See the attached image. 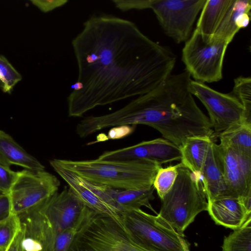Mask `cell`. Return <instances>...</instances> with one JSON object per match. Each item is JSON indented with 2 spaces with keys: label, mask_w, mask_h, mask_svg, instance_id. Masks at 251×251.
<instances>
[{
  "label": "cell",
  "mask_w": 251,
  "mask_h": 251,
  "mask_svg": "<svg viewBox=\"0 0 251 251\" xmlns=\"http://www.w3.org/2000/svg\"><path fill=\"white\" fill-rule=\"evenodd\" d=\"M72 44L78 77L67 98L71 117L151 92L171 75L176 62L133 22L109 14L90 17Z\"/></svg>",
  "instance_id": "1"
},
{
  "label": "cell",
  "mask_w": 251,
  "mask_h": 251,
  "mask_svg": "<svg viewBox=\"0 0 251 251\" xmlns=\"http://www.w3.org/2000/svg\"><path fill=\"white\" fill-rule=\"evenodd\" d=\"M191 80L186 71L171 75L151 92L118 110L102 115V126H148L178 147L188 137H213L209 118L198 106L190 92Z\"/></svg>",
  "instance_id": "2"
},
{
  "label": "cell",
  "mask_w": 251,
  "mask_h": 251,
  "mask_svg": "<svg viewBox=\"0 0 251 251\" xmlns=\"http://www.w3.org/2000/svg\"><path fill=\"white\" fill-rule=\"evenodd\" d=\"M61 166L89 182L120 189H141L152 186L161 165L149 159L130 160L55 159Z\"/></svg>",
  "instance_id": "3"
},
{
  "label": "cell",
  "mask_w": 251,
  "mask_h": 251,
  "mask_svg": "<svg viewBox=\"0 0 251 251\" xmlns=\"http://www.w3.org/2000/svg\"><path fill=\"white\" fill-rule=\"evenodd\" d=\"M161 200L158 215L182 237L197 215L207 209L201 176L195 175L181 162L173 186Z\"/></svg>",
  "instance_id": "4"
},
{
  "label": "cell",
  "mask_w": 251,
  "mask_h": 251,
  "mask_svg": "<svg viewBox=\"0 0 251 251\" xmlns=\"http://www.w3.org/2000/svg\"><path fill=\"white\" fill-rule=\"evenodd\" d=\"M68 251H149L117 220L86 207Z\"/></svg>",
  "instance_id": "5"
},
{
  "label": "cell",
  "mask_w": 251,
  "mask_h": 251,
  "mask_svg": "<svg viewBox=\"0 0 251 251\" xmlns=\"http://www.w3.org/2000/svg\"><path fill=\"white\" fill-rule=\"evenodd\" d=\"M229 44L214 36H204L195 29L182 49V59L186 71L198 82L220 80L224 56Z\"/></svg>",
  "instance_id": "6"
},
{
  "label": "cell",
  "mask_w": 251,
  "mask_h": 251,
  "mask_svg": "<svg viewBox=\"0 0 251 251\" xmlns=\"http://www.w3.org/2000/svg\"><path fill=\"white\" fill-rule=\"evenodd\" d=\"M120 219L136 242L149 251H184L180 236L158 214L141 208L122 212Z\"/></svg>",
  "instance_id": "7"
},
{
  "label": "cell",
  "mask_w": 251,
  "mask_h": 251,
  "mask_svg": "<svg viewBox=\"0 0 251 251\" xmlns=\"http://www.w3.org/2000/svg\"><path fill=\"white\" fill-rule=\"evenodd\" d=\"M60 185L56 176L45 170L18 172L8 194L10 213L20 216L33 210L57 192Z\"/></svg>",
  "instance_id": "8"
},
{
  "label": "cell",
  "mask_w": 251,
  "mask_h": 251,
  "mask_svg": "<svg viewBox=\"0 0 251 251\" xmlns=\"http://www.w3.org/2000/svg\"><path fill=\"white\" fill-rule=\"evenodd\" d=\"M206 0H154L151 9L164 31L176 42L187 41Z\"/></svg>",
  "instance_id": "9"
},
{
  "label": "cell",
  "mask_w": 251,
  "mask_h": 251,
  "mask_svg": "<svg viewBox=\"0 0 251 251\" xmlns=\"http://www.w3.org/2000/svg\"><path fill=\"white\" fill-rule=\"evenodd\" d=\"M190 90L206 108L214 133L219 135L237 123L248 122L243 106L232 94L219 92L204 83L192 80Z\"/></svg>",
  "instance_id": "10"
},
{
  "label": "cell",
  "mask_w": 251,
  "mask_h": 251,
  "mask_svg": "<svg viewBox=\"0 0 251 251\" xmlns=\"http://www.w3.org/2000/svg\"><path fill=\"white\" fill-rule=\"evenodd\" d=\"M86 206L68 187L58 191L34 210L47 225L57 232L78 228Z\"/></svg>",
  "instance_id": "11"
},
{
  "label": "cell",
  "mask_w": 251,
  "mask_h": 251,
  "mask_svg": "<svg viewBox=\"0 0 251 251\" xmlns=\"http://www.w3.org/2000/svg\"><path fill=\"white\" fill-rule=\"evenodd\" d=\"M217 149L230 197L240 198L251 193V157L222 143Z\"/></svg>",
  "instance_id": "12"
},
{
  "label": "cell",
  "mask_w": 251,
  "mask_h": 251,
  "mask_svg": "<svg viewBox=\"0 0 251 251\" xmlns=\"http://www.w3.org/2000/svg\"><path fill=\"white\" fill-rule=\"evenodd\" d=\"M181 157L179 147L165 139L156 138L104 151L98 158L109 160L149 159L162 165L174 161H180Z\"/></svg>",
  "instance_id": "13"
},
{
  "label": "cell",
  "mask_w": 251,
  "mask_h": 251,
  "mask_svg": "<svg viewBox=\"0 0 251 251\" xmlns=\"http://www.w3.org/2000/svg\"><path fill=\"white\" fill-rule=\"evenodd\" d=\"M85 181L92 190L120 213L145 206L158 214L150 203V201L154 199L153 186L141 189H120Z\"/></svg>",
  "instance_id": "14"
},
{
  "label": "cell",
  "mask_w": 251,
  "mask_h": 251,
  "mask_svg": "<svg viewBox=\"0 0 251 251\" xmlns=\"http://www.w3.org/2000/svg\"><path fill=\"white\" fill-rule=\"evenodd\" d=\"M49 162L55 172L86 207L97 213L120 219V212L92 190L83 178L60 165L55 159L50 160Z\"/></svg>",
  "instance_id": "15"
},
{
  "label": "cell",
  "mask_w": 251,
  "mask_h": 251,
  "mask_svg": "<svg viewBox=\"0 0 251 251\" xmlns=\"http://www.w3.org/2000/svg\"><path fill=\"white\" fill-rule=\"evenodd\" d=\"M201 174L207 201L230 197L224 179L217 144L214 140L209 146Z\"/></svg>",
  "instance_id": "16"
},
{
  "label": "cell",
  "mask_w": 251,
  "mask_h": 251,
  "mask_svg": "<svg viewBox=\"0 0 251 251\" xmlns=\"http://www.w3.org/2000/svg\"><path fill=\"white\" fill-rule=\"evenodd\" d=\"M209 215L215 223L236 230L241 227L251 217L239 198L225 197L207 201Z\"/></svg>",
  "instance_id": "17"
},
{
  "label": "cell",
  "mask_w": 251,
  "mask_h": 251,
  "mask_svg": "<svg viewBox=\"0 0 251 251\" xmlns=\"http://www.w3.org/2000/svg\"><path fill=\"white\" fill-rule=\"evenodd\" d=\"M0 164L10 168L17 165L32 171L45 170V166L28 153L5 131L0 130Z\"/></svg>",
  "instance_id": "18"
},
{
  "label": "cell",
  "mask_w": 251,
  "mask_h": 251,
  "mask_svg": "<svg viewBox=\"0 0 251 251\" xmlns=\"http://www.w3.org/2000/svg\"><path fill=\"white\" fill-rule=\"evenodd\" d=\"M251 8V0H233L213 36L230 43L240 29L248 26Z\"/></svg>",
  "instance_id": "19"
},
{
  "label": "cell",
  "mask_w": 251,
  "mask_h": 251,
  "mask_svg": "<svg viewBox=\"0 0 251 251\" xmlns=\"http://www.w3.org/2000/svg\"><path fill=\"white\" fill-rule=\"evenodd\" d=\"M213 137L195 136L187 137L179 147L181 163L195 175H201L202 165Z\"/></svg>",
  "instance_id": "20"
},
{
  "label": "cell",
  "mask_w": 251,
  "mask_h": 251,
  "mask_svg": "<svg viewBox=\"0 0 251 251\" xmlns=\"http://www.w3.org/2000/svg\"><path fill=\"white\" fill-rule=\"evenodd\" d=\"M233 0H206L197 29L203 36H213Z\"/></svg>",
  "instance_id": "21"
},
{
  "label": "cell",
  "mask_w": 251,
  "mask_h": 251,
  "mask_svg": "<svg viewBox=\"0 0 251 251\" xmlns=\"http://www.w3.org/2000/svg\"><path fill=\"white\" fill-rule=\"evenodd\" d=\"M78 228L57 232L47 226H39L30 230L28 236L41 244V251H68Z\"/></svg>",
  "instance_id": "22"
},
{
  "label": "cell",
  "mask_w": 251,
  "mask_h": 251,
  "mask_svg": "<svg viewBox=\"0 0 251 251\" xmlns=\"http://www.w3.org/2000/svg\"><path fill=\"white\" fill-rule=\"evenodd\" d=\"M220 143L251 157V123H237L219 134Z\"/></svg>",
  "instance_id": "23"
},
{
  "label": "cell",
  "mask_w": 251,
  "mask_h": 251,
  "mask_svg": "<svg viewBox=\"0 0 251 251\" xmlns=\"http://www.w3.org/2000/svg\"><path fill=\"white\" fill-rule=\"evenodd\" d=\"M223 251H251V217L242 226L225 237Z\"/></svg>",
  "instance_id": "24"
},
{
  "label": "cell",
  "mask_w": 251,
  "mask_h": 251,
  "mask_svg": "<svg viewBox=\"0 0 251 251\" xmlns=\"http://www.w3.org/2000/svg\"><path fill=\"white\" fill-rule=\"evenodd\" d=\"M22 229L19 216L10 213L0 219V251H6Z\"/></svg>",
  "instance_id": "25"
},
{
  "label": "cell",
  "mask_w": 251,
  "mask_h": 251,
  "mask_svg": "<svg viewBox=\"0 0 251 251\" xmlns=\"http://www.w3.org/2000/svg\"><path fill=\"white\" fill-rule=\"evenodd\" d=\"M180 163L165 168L162 166L158 169L154 177L152 186L156 190L161 200L170 190L178 174V168Z\"/></svg>",
  "instance_id": "26"
},
{
  "label": "cell",
  "mask_w": 251,
  "mask_h": 251,
  "mask_svg": "<svg viewBox=\"0 0 251 251\" xmlns=\"http://www.w3.org/2000/svg\"><path fill=\"white\" fill-rule=\"evenodd\" d=\"M232 95L243 106L246 121L251 123V78L240 76L234 79Z\"/></svg>",
  "instance_id": "27"
},
{
  "label": "cell",
  "mask_w": 251,
  "mask_h": 251,
  "mask_svg": "<svg viewBox=\"0 0 251 251\" xmlns=\"http://www.w3.org/2000/svg\"><path fill=\"white\" fill-rule=\"evenodd\" d=\"M22 78L21 74L9 61L4 56L0 55V81L2 85L3 92L10 93Z\"/></svg>",
  "instance_id": "28"
},
{
  "label": "cell",
  "mask_w": 251,
  "mask_h": 251,
  "mask_svg": "<svg viewBox=\"0 0 251 251\" xmlns=\"http://www.w3.org/2000/svg\"><path fill=\"white\" fill-rule=\"evenodd\" d=\"M136 126L121 125L112 127L108 131L107 134H100L97 137V141L90 143L104 141L108 140H118L126 137L131 134L135 130Z\"/></svg>",
  "instance_id": "29"
},
{
  "label": "cell",
  "mask_w": 251,
  "mask_h": 251,
  "mask_svg": "<svg viewBox=\"0 0 251 251\" xmlns=\"http://www.w3.org/2000/svg\"><path fill=\"white\" fill-rule=\"evenodd\" d=\"M17 175L18 172L0 164V194L9 193Z\"/></svg>",
  "instance_id": "30"
},
{
  "label": "cell",
  "mask_w": 251,
  "mask_h": 251,
  "mask_svg": "<svg viewBox=\"0 0 251 251\" xmlns=\"http://www.w3.org/2000/svg\"><path fill=\"white\" fill-rule=\"evenodd\" d=\"M154 0H114L112 2L119 10L126 12L130 10L150 8Z\"/></svg>",
  "instance_id": "31"
},
{
  "label": "cell",
  "mask_w": 251,
  "mask_h": 251,
  "mask_svg": "<svg viewBox=\"0 0 251 251\" xmlns=\"http://www.w3.org/2000/svg\"><path fill=\"white\" fill-rule=\"evenodd\" d=\"M31 3L40 11L47 13L66 4L67 0H33Z\"/></svg>",
  "instance_id": "32"
},
{
  "label": "cell",
  "mask_w": 251,
  "mask_h": 251,
  "mask_svg": "<svg viewBox=\"0 0 251 251\" xmlns=\"http://www.w3.org/2000/svg\"><path fill=\"white\" fill-rule=\"evenodd\" d=\"M22 224V229L16 235L12 243L6 251H24L23 241L25 236V228Z\"/></svg>",
  "instance_id": "33"
},
{
  "label": "cell",
  "mask_w": 251,
  "mask_h": 251,
  "mask_svg": "<svg viewBox=\"0 0 251 251\" xmlns=\"http://www.w3.org/2000/svg\"><path fill=\"white\" fill-rule=\"evenodd\" d=\"M22 244L24 251H41L42 250L41 244L36 240L30 237L25 236Z\"/></svg>",
  "instance_id": "34"
},
{
  "label": "cell",
  "mask_w": 251,
  "mask_h": 251,
  "mask_svg": "<svg viewBox=\"0 0 251 251\" xmlns=\"http://www.w3.org/2000/svg\"><path fill=\"white\" fill-rule=\"evenodd\" d=\"M10 213V204L8 194L0 195V219L7 217Z\"/></svg>",
  "instance_id": "35"
},
{
  "label": "cell",
  "mask_w": 251,
  "mask_h": 251,
  "mask_svg": "<svg viewBox=\"0 0 251 251\" xmlns=\"http://www.w3.org/2000/svg\"><path fill=\"white\" fill-rule=\"evenodd\" d=\"M2 83H1V82L0 81V89H2Z\"/></svg>",
  "instance_id": "36"
}]
</instances>
